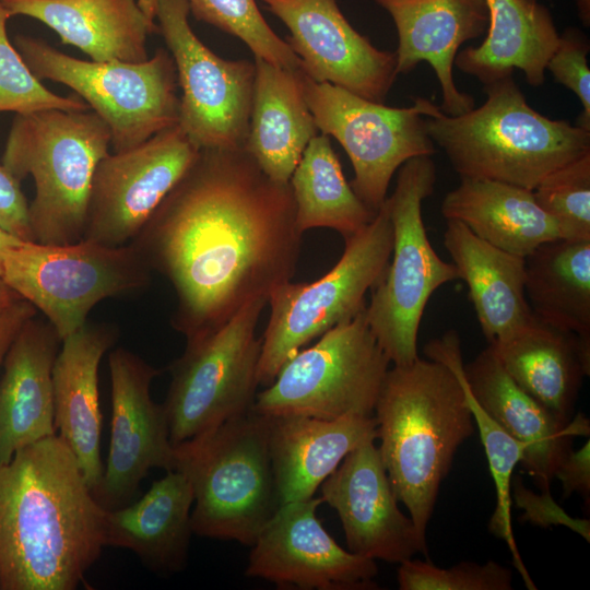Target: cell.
Returning <instances> with one entry per match:
<instances>
[{
	"label": "cell",
	"instance_id": "cell-1",
	"mask_svg": "<svg viewBox=\"0 0 590 590\" xmlns=\"http://www.w3.org/2000/svg\"><path fill=\"white\" fill-rule=\"evenodd\" d=\"M302 236L288 182L244 149H205L130 244L172 284V324L191 341L291 281Z\"/></svg>",
	"mask_w": 590,
	"mask_h": 590
},
{
	"label": "cell",
	"instance_id": "cell-2",
	"mask_svg": "<svg viewBox=\"0 0 590 590\" xmlns=\"http://www.w3.org/2000/svg\"><path fill=\"white\" fill-rule=\"evenodd\" d=\"M103 508L59 435L0 464V590H74L105 546Z\"/></svg>",
	"mask_w": 590,
	"mask_h": 590
},
{
	"label": "cell",
	"instance_id": "cell-3",
	"mask_svg": "<svg viewBox=\"0 0 590 590\" xmlns=\"http://www.w3.org/2000/svg\"><path fill=\"white\" fill-rule=\"evenodd\" d=\"M379 453L399 503L426 541L440 485L475 424L445 364L418 357L389 368L374 410Z\"/></svg>",
	"mask_w": 590,
	"mask_h": 590
},
{
	"label": "cell",
	"instance_id": "cell-4",
	"mask_svg": "<svg viewBox=\"0 0 590 590\" xmlns=\"http://www.w3.org/2000/svg\"><path fill=\"white\" fill-rule=\"evenodd\" d=\"M479 108L449 116L437 106L427 133L460 178L533 190L558 167L590 153V130L541 115L511 76L484 85Z\"/></svg>",
	"mask_w": 590,
	"mask_h": 590
},
{
	"label": "cell",
	"instance_id": "cell-5",
	"mask_svg": "<svg viewBox=\"0 0 590 590\" xmlns=\"http://www.w3.org/2000/svg\"><path fill=\"white\" fill-rule=\"evenodd\" d=\"M110 141L108 126L91 109L15 115L1 165L20 182L27 175L34 179L28 204L34 241L83 239L93 174Z\"/></svg>",
	"mask_w": 590,
	"mask_h": 590
},
{
	"label": "cell",
	"instance_id": "cell-6",
	"mask_svg": "<svg viewBox=\"0 0 590 590\" xmlns=\"http://www.w3.org/2000/svg\"><path fill=\"white\" fill-rule=\"evenodd\" d=\"M174 448L193 491V533L251 546L280 507L267 416L251 409Z\"/></svg>",
	"mask_w": 590,
	"mask_h": 590
},
{
	"label": "cell",
	"instance_id": "cell-7",
	"mask_svg": "<svg viewBox=\"0 0 590 590\" xmlns=\"http://www.w3.org/2000/svg\"><path fill=\"white\" fill-rule=\"evenodd\" d=\"M435 182L430 156L414 157L399 168L396 188L386 199L393 233L392 259L370 291L365 319L393 366L420 357L417 338L425 307L436 290L459 279L455 264L434 250L423 222L422 204Z\"/></svg>",
	"mask_w": 590,
	"mask_h": 590
},
{
	"label": "cell",
	"instance_id": "cell-8",
	"mask_svg": "<svg viewBox=\"0 0 590 590\" xmlns=\"http://www.w3.org/2000/svg\"><path fill=\"white\" fill-rule=\"evenodd\" d=\"M392 245L385 201L369 224L345 238L342 256L324 275L311 283L288 281L270 293V317L258 363L259 385L269 386L303 346L365 309V296L384 276Z\"/></svg>",
	"mask_w": 590,
	"mask_h": 590
},
{
	"label": "cell",
	"instance_id": "cell-9",
	"mask_svg": "<svg viewBox=\"0 0 590 590\" xmlns=\"http://www.w3.org/2000/svg\"><path fill=\"white\" fill-rule=\"evenodd\" d=\"M14 45L38 80L70 87L106 122L113 152L178 125L177 72L167 49L142 62L86 61L33 36L16 35Z\"/></svg>",
	"mask_w": 590,
	"mask_h": 590
},
{
	"label": "cell",
	"instance_id": "cell-10",
	"mask_svg": "<svg viewBox=\"0 0 590 590\" xmlns=\"http://www.w3.org/2000/svg\"><path fill=\"white\" fill-rule=\"evenodd\" d=\"M150 273L132 244L109 247L83 238L66 245L23 241L5 256L1 278L63 340L87 322L97 303L143 288Z\"/></svg>",
	"mask_w": 590,
	"mask_h": 590
},
{
	"label": "cell",
	"instance_id": "cell-11",
	"mask_svg": "<svg viewBox=\"0 0 590 590\" xmlns=\"http://www.w3.org/2000/svg\"><path fill=\"white\" fill-rule=\"evenodd\" d=\"M390 364L363 309L285 362L274 380L256 394L252 410L267 416L321 420L373 416Z\"/></svg>",
	"mask_w": 590,
	"mask_h": 590
},
{
	"label": "cell",
	"instance_id": "cell-12",
	"mask_svg": "<svg viewBox=\"0 0 590 590\" xmlns=\"http://www.w3.org/2000/svg\"><path fill=\"white\" fill-rule=\"evenodd\" d=\"M266 298L247 303L216 331L187 341L169 365L163 403L173 446L205 434L252 409L261 339L256 327Z\"/></svg>",
	"mask_w": 590,
	"mask_h": 590
},
{
	"label": "cell",
	"instance_id": "cell-13",
	"mask_svg": "<svg viewBox=\"0 0 590 590\" xmlns=\"http://www.w3.org/2000/svg\"><path fill=\"white\" fill-rule=\"evenodd\" d=\"M300 83L318 130L344 149L354 169L350 185L374 213L386 201L391 178L405 162L435 153L426 117L437 106L429 99L416 98L411 107H389L316 82L302 71Z\"/></svg>",
	"mask_w": 590,
	"mask_h": 590
},
{
	"label": "cell",
	"instance_id": "cell-14",
	"mask_svg": "<svg viewBox=\"0 0 590 590\" xmlns=\"http://www.w3.org/2000/svg\"><path fill=\"white\" fill-rule=\"evenodd\" d=\"M187 0H157L155 23L181 88L178 126L200 150L244 149L252 104L255 62L226 60L193 33Z\"/></svg>",
	"mask_w": 590,
	"mask_h": 590
},
{
	"label": "cell",
	"instance_id": "cell-15",
	"mask_svg": "<svg viewBox=\"0 0 590 590\" xmlns=\"http://www.w3.org/2000/svg\"><path fill=\"white\" fill-rule=\"evenodd\" d=\"M199 153L178 125L108 153L93 174L83 238L109 247L130 244Z\"/></svg>",
	"mask_w": 590,
	"mask_h": 590
},
{
	"label": "cell",
	"instance_id": "cell-16",
	"mask_svg": "<svg viewBox=\"0 0 590 590\" xmlns=\"http://www.w3.org/2000/svg\"><path fill=\"white\" fill-rule=\"evenodd\" d=\"M111 384V428L102 480L92 492L105 509L128 505L153 468L175 470V448L166 413L150 394L160 371L125 347L108 357Z\"/></svg>",
	"mask_w": 590,
	"mask_h": 590
},
{
	"label": "cell",
	"instance_id": "cell-17",
	"mask_svg": "<svg viewBox=\"0 0 590 590\" xmlns=\"http://www.w3.org/2000/svg\"><path fill=\"white\" fill-rule=\"evenodd\" d=\"M322 498L281 505L258 534L245 575L281 589H377L376 562L341 547L317 517Z\"/></svg>",
	"mask_w": 590,
	"mask_h": 590
},
{
	"label": "cell",
	"instance_id": "cell-18",
	"mask_svg": "<svg viewBox=\"0 0 590 590\" xmlns=\"http://www.w3.org/2000/svg\"><path fill=\"white\" fill-rule=\"evenodd\" d=\"M288 28L300 71L384 103L397 78L396 52L380 50L346 20L337 0H260Z\"/></svg>",
	"mask_w": 590,
	"mask_h": 590
},
{
	"label": "cell",
	"instance_id": "cell-19",
	"mask_svg": "<svg viewBox=\"0 0 590 590\" xmlns=\"http://www.w3.org/2000/svg\"><path fill=\"white\" fill-rule=\"evenodd\" d=\"M320 488L340 518L350 552L392 564L427 556L426 541L398 506L375 440L352 450Z\"/></svg>",
	"mask_w": 590,
	"mask_h": 590
},
{
	"label": "cell",
	"instance_id": "cell-20",
	"mask_svg": "<svg viewBox=\"0 0 590 590\" xmlns=\"http://www.w3.org/2000/svg\"><path fill=\"white\" fill-rule=\"evenodd\" d=\"M392 17L398 33L397 74L421 61L434 69L441 86L440 109L449 116L474 108L471 95L458 90L452 68L460 46L486 33V0H375Z\"/></svg>",
	"mask_w": 590,
	"mask_h": 590
},
{
	"label": "cell",
	"instance_id": "cell-21",
	"mask_svg": "<svg viewBox=\"0 0 590 590\" xmlns=\"http://www.w3.org/2000/svg\"><path fill=\"white\" fill-rule=\"evenodd\" d=\"M467 385L479 404L524 448L520 464L538 487L551 491L557 465L573 449V437L589 433L587 418L562 425L541 403L521 389L488 344L464 365Z\"/></svg>",
	"mask_w": 590,
	"mask_h": 590
},
{
	"label": "cell",
	"instance_id": "cell-22",
	"mask_svg": "<svg viewBox=\"0 0 590 590\" xmlns=\"http://www.w3.org/2000/svg\"><path fill=\"white\" fill-rule=\"evenodd\" d=\"M116 339L113 326L86 322L62 340L52 367L55 429L75 456L92 492L104 472L98 368Z\"/></svg>",
	"mask_w": 590,
	"mask_h": 590
},
{
	"label": "cell",
	"instance_id": "cell-23",
	"mask_svg": "<svg viewBox=\"0 0 590 590\" xmlns=\"http://www.w3.org/2000/svg\"><path fill=\"white\" fill-rule=\"evenodd\" d=\"M62 340L45 319L31 318L11 343L0 377V464L56 435L52 367Z\"/></svg>",
	"mask_w": 590,
	"mask_h": 590
},
{
	"label": "cell",
	"instance_id": "cell-24",
	"mask_svg": "<svg viewBox=\"0 0 590 590\" xmlns=\"http://www.w3.org/2000/svg\"><path fill=\"white\" fill-rule=\"evenodd\" d=\"M267 423L280 506L314 497L352 450L377 439L374 415L350 414L335 420L276 415L267 416Z\"/></svg>",
	"mask_w": 590,
	"mask_h": 590
},
{
	"label": "cell",
	"instance_id": "cell-25",
	"mask_svg": "<svg viewBox=\"0 0 590 590\" xmlns=\"http://www.w3.org/2000/svg\"><path fill=\"white\" fill-rule=\"evenodd\" d=\"M489 345L511 379L567 426L582 380L590 375V339L533 315L523 327Z\"/></svg>",
	"mask_w": 590,
	"mask_h": 590
},
{
	"label": "cell",
	"instance_id": "cell-26",
	"mask_svg": "<svg viewBox=\"0 0 590 590\" xmlns=\"http://www.w3.org/2000/svg\"><path fill=\"white\" fill-rule=\"evenodd\" d=\"M193 491L179 470H168L131 505L106 509L105 546L127 548L154 571H181L188 560Z\"/></svg>",
	"mask_w": 590,
	"mask_h": 590
},
{
	"label": "cell",
	"instance_id": "cell-27",
	"mask_svg": "<svg viewBox=\"0 0 590 590\" xmlns=\"http://www.w3.org/2000/svg\"><path fill=\"white\" fill-rule=\"evenodd\" d=\"M11 16L38 20L63 45L93 61L142 62L149 59L148 36L157 33L138 0H1Z\"/></svg>",
	"mask_w": 590,
	"mask_h": 590
},
{
	"label": "cell",
	"instance_id": "cell-28",
	"mask_svg": "<svg viewBox=\"0 0 590 590\" xmlns=\"http://www.w3.org/2000/svg\"><path fill=\"white\" fill-rule=\"evenodd\" d=\"M444 246L459 279L468 285L469 297L488 344L507 338L532 319L524 290V257L488 244L453 220H447Z\"/></svg>",
	"mask_w": 590,
	"mask_h": 590
},
{
	"label": "cell",
	"instance_id": "cell-29",
	"mask_svg": "<svg viewBox=\"0 0 590 590\" xmlns=\"http://www.w3.org/2000/svg\"><path fill=\"white\" fill-rule=\"evenodd\" d=\"M255 82L244 150L273 180L288 182L309 141L318 134L305 99L300 70L255 58Z\"/></svg>",
	"mask_w": 590,
	"mask_h": 590
},
{
	"label": "cell",
	"instance_id": "cell-30",
	"mask_svg": "<svg viewBox=\"0 0 590 590\" xmlns=\"http://www.w3.org/2000/svg\"><path fill=\"white\" fill-rule=\"evenodd\" d=\"M488 27L477 47L457 54L455 64L484 85L524 73L528 84L545 81V66L559 34L550 10L538 0H486Z\"/></svg>",
	"mask_w": 590,
	"mask_h": 590
},
{
	"label": "cell",
	"instance_id": "cell-31",
	"mask_svg": "<svg viewBox=\"0 0 590 590\" xmlns=\"http://www.w3.org/2000/svg\"><path fill=\"white\" fill-rule=\"evenodd\" d=\"M441 213L488 244L524 258L540 245L563 238L533 190L502 181L461 178L445 196Z\"/></svg>",
	"mask_w": 590,
	"mask_h": 590
},
{
	"label": "cell",
	"instance_id": "cell-32",
	"mask_svg": "<svg viewBox=\"0 0 590 590\" xmlns=\"http://www.w3.org/2000/svg\"><path fill=\"white\" fill-rule=\"evenodd\" d=\"M524 290L536 318L590 339V239L540 245L526 257Z\"/></svg>",
	"mask_w": 590,
	"mask_h": 590
},
{
	"label": "cell",
	"instance_id": "cell-33",
	"mask_svg": "<svg viewBox=\"0 0 590 590\" xmlns=\"http://www.w3.org/2000/svg\"><path fill=\"white\" fill-rule=\"evenodd\" d=\"M298 231L324 227L347 238L375 217L346 181L327 134H317L306 146L288 181Z\"/></svg>",
	"mask_w": 590,
	"mask_h": 590
},
{
	"label": "cell",
	"instance_id": "cell-34",
	"mask_svg": "<svg viewBox=\"0 0 590 590\" xmlns=\"http://www.w3.org/2000/svg\"><path fill=\"white\" fill-rule=\"evenodd\" d=\"M424 354L427 358L448 366L461 382L496 488V506L489 519L488 529L491 533L507 543L512 555L514 566L520 574L526 588L535 590L536 586L522 562L511 526L512 474L523 458L524 448L472 396L464 377V364L457 331L449 330L440 338L427 342L424 346Z\"/></svg>",
	"mask_w": 590,
	"mask_h": 590
},
{
	"label": "cell",
	"instance_id": "cell-35",
	"mask_svg": "<svg viewBox=\"0 0 590 590\" xmlns=\"http://www.w3.org/2000/svg\"><path fill=\"white\" fill-rule=\"evenodd\" d=\"M198 20L244 42L255 58L287 70L302 63L285 39L267 23L256 0H187Z\"/></svg>",
	"mask_w": 590,
	"mask_h": 590
},
{
	"label": "cell",
	"instance_id": "cell-36",
	"mask_svg": "<svg viewBox=\"0 0 590 590\" xmlns=\"http://www.w3.org/2000/svg\"><path fill=\"white\" fill-rule=\"evenodd\" d=\"M533 194L563 238L590 239V153L550 173Z\"/></svg>",
	"mask_w": 590,
	"mask_h": 590
},
{
	"label": "cell",
	"instance_id": "cell-37",
	"mask_svg": "<svg viewBox=\"0 0 590 590\" xmlns=\"http://www.w3.org/2000/svg\"><path fill=\"white\" fill-rule=\"evenodd\" d=\"M10 17L0 0V113L27 115L48 109L88 110V105L76 94L57 95L33 74L9 40L7 22Z\"/></svg>",
	"mask_w": 590,
	"mask_h": 590
},
{
	"label": "cell",
	"instance_id": "cell-38",
	"mask_svg": "<svg viewBox=\"0 0 590 590\" xmlns=\"http://www.w3.org/2000/svg\"><path fill=\"white\" fill-rule=\"evenodd\" d=\"M400 590H511L512 571L495 562H460L450 567L410 558L399 564Z\"/></svg>",
	"mask_w": 590,
	"mask_h": 590
},
{
	"label": "cell",
	"instance_id": "cell-39",
	"mask_svg": "<svg viewBox=\"0 0 590 590\" xmlns=\"http://www.w3.org/2000/svg\"><path fill=\"white\" fill-rule=\"evenodd\" d=\"M587 37L575 28H567L550 57L545 70L555 80L573 91L582 104L577 126L590 130V71L587 62L589 52Z\"/></svg>",
	"mask_w": 590,
	"mask_h": 590
},
{
	"label": "cell",
	"instance_id": "cell-40",
	"mask_svg": "<svg viewBox=\"0 0 590 590\" xmlns=\"http://www.w3.org/2000/svg\"><path fill=\"white\" fill-rule=\"evenodd\" d=\"M518 508L523 509L522 520L543 528L564 526L578 533L587 542L590 541V521L574 518L560 508L551 495V491L536 494L527 488L519 475L511 484V499Z\"/></svg>",
	"mask_w": 590,
	"mask_h": 590
},
{
	"label": "cell",
	"instance_id": "cell-41",
	"mask_svg": "<svg viewBox=\"0 0 590 590\" xmlns=\"http://www.w3.org/2000/svg\"><path fill=\"white\" fill-rule=\"evenodd\" d=\"M0 226L23 241H34L28 203L16 180L0 165Z\"/></svg>",
	"mask_w": 590,
	"mask_h": 590
},
{
	"label": "cell",
	"instance_id": "cell-42",
	"mask_svg": "<svg viewBox=\"0 0 590 590\" xmlns=\"http://www.w3.org/2000/svg\"><path fill=\"white\" fill-rule=\"evenodd\" d=\"M563 487V498L580 494L587 503L590 498V441L578 450H570L554 472Z\"/></svg>",
	"mask_w": 590,
	"mask_h": 590
},
{
	"label": "cell",
	"instance_id": "cell-43",
	"mask_svg": "<svg viewBox=\"0 0 590 590\" xmlns=\"http://www.w3.org/2000/svg\"><path fill=\"white\" fill-rule=\"evenodd\" d=\"M36 315L37 309L25 299L16 300L0 309V367L17 333Z\"/></svg>",
	"mask_w": 590,
	"mask_h": 590
},
{
	"label": "cell",
	"instance_id": "cell-44",
	"mask_svg": "<svg viewBox=\"0 0 590 590\" xmlns=\"http://www.w3.org/2000/svg\"><path fill=\"white\" fill-rule=\"evenodd\" d=\"M23 240L7 232L0 226V276L3 273L4 259L8 252L19 246Z\"/></svg>",
	"mask_w": 590,
	"mask_h": 590
},
{
	"label": "cell",
	"instance_id": "cell-45",
	"mask_svg": "<svg viewBox=\"0 0 590 590\" xmlns=\"http://www.w3.org/2000/svg\"><path fill=\"white\" fill-rule=\"evenodd\" d=\"M20 299L23 298L0 276V309L8 307Z\"/></svg>",
	"mask_w": 590,
	"mask_h": 590
},
{
	"label": "cell",
	"instance_id": "cell-46",
	"mask_svg": "<svg viewBox=\"0 0 590 590\" xmlns=\"http://www.w3.org/2000/svg\"><path fill=\"white\" fill-rule=\"evenodd\" d=\"M138 3L146 17L155 23L157 0H138Z\"/></svg>",
	"mask_w": 590,
	"mask_h": 590
},
{
	"label": "cell",
	"instance_id": "cell-47",
	"mask_svg": "<svg viewBox=\"0 0 590 590\" xmlns=\"http://www.w3.org/2000/svg\"><path fill=\"white\" fill-rule=\"evenodd\" d=\"M579 16L585 25H589L590 22V0H576Z\"/></svg>",
	"mask_w": 590,
	"mask_h": 590
}]
</instances>
